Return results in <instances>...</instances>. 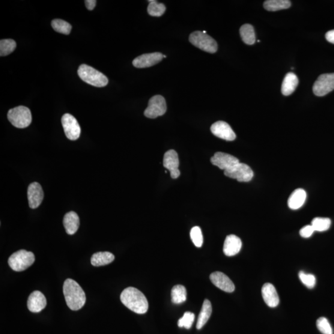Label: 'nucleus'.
I'll return each mask as SVG.
<instances>
[{
  "mask_svg": "<svg viewBox=\"0 0 334 334\" xmlns=\"http://www.w3.org/2000/svg\"><path fill=\"white\" fill-rule=\"evenodd\" d=\"M120 300L125 306L137 314H145L148 311L147 298L138 289L131 287L124 289L121 294Z\"/></svg>",
  "mask_w": 334,
  "mask_h": 334,
  "instance_id": "1",
  "label": "nucleus"
},
{
  "mask_svg": "<svg viewBox=\"0 0 334 334\" xmlns=\"http://www.w3.org/2000/svg\"><path fill=\"white\" fill-rule=\"evenodd\" d=\"M64 294L66 303L73 311L81 309L86 302L85 291L74 280L68 279L64 284Z\"/></svg>",
  "mask_w": 334,
  "mask_h": 334,
  "instance_id": "2",
  "label": "nucleus"
},
{
  "mask_svg": "<svg viewBox=\"0 0 334 334\" xmlns=\"http://www.w3.org/2000/svg\"><path fill=\"white\" fill-rule=\"evenodd\" d=\"M77 74L83 81L94 87H105L109 83V79L106 76L87 65H80L77 70Z\"/></svg>",
  "mask_w": 334,
  "mask_h": 334,
  "instance_id": "3",
  "label": "nucleus"
},
{
  "mask_svg": "<svg viewBox=\"0 0 334 334\" xmlns=\"http://www.w3.org/2000/svg\"><path fill=\"white\" fill-rule=\"evenodd\" d=\"M35 256L32 252L25 249L17 251L8 259V264L16 272L25 270L34 264Z\"/></svg>",
  "mask_w": 334,
  "mask_h": 334,
  "instance_id": "4",
  "label": "nucleus"
},
{
  "mask_svg": "<svg viewBox=\"0 0 334 334\" xmlns=\"http://www.w3.org/2000/svg\"><path fill=\"white\" fill-rule=\"evenodd\" d=\"M8 119L14 127L26 128L31 124L32 118L31 110L25 106L15 107L9 110Z\"/></svg>",
  "mask_w": 334,
  "mask_h": 334,
  "instance_id": "5",
  "label": "nucleus"
},
{
  "mask_svg": "<svg viewBox=\"0 0 334 334\" xmlns=\"http://www.w3.org/2000/svg\"><path fill=\"white\" fill-rule=\"evenodd\" d=\"M191 44L204 52L214 53L217 51L218 46L216 41L207 34L201 31H195L189 37Z\"/></svg>",
  "mask_w": 334,
  "mask_h": 334,
  "instance_id": "6",
  "label": "nucleus"
},
{
  "mask_svg": "<svg viewBox=\"0 0 334 334\" xmlns=\"http://www.w3.org/2000/svg\"><path fill=\"white\" fill-rule=\"evenodd\" d=\"M313 92L318 97H323L334 90V73L321 74L313 86Z\"/></svg>",
  "mask_w": 334,
  "mask_h": 334,
  "instance_id": "7",
  "label": "nucleus"
},
{
  "mask_svg": "<svg viewBox=\"0 0 334 334\" xmlns=\"http://www.w3.org/2000/svg\"><path fill=\"white\" fill-rule=\"evenodd\" d=\"M224 175L239 182H249L252 180L254 173L246 164L240 162L224 171Z\"/></svg>",
  "mask_w": 334,
  "mask_h": 334,
  "instance_id": "8",
  "label": "nucleus"
},
{
  "mask_svg": "<svg viewBox=\"0 0 334 334\" xmlns=\"http://www.w3.org/2000/svg\"><path fill=\"white\" fill-rule=\"evenodd\" d=\"M166 112V104L165 98L162 95H157L149 100L148 107L144 111V115L147 118L154 119L163 115Z\"/></svg>",
  "mask_w": 334,
  "mask_h": 334,
  "instance_id": "9",
  "label": "nucleus"
},
{
  "mask_svg": "<svg viewBox=\"0 0 334 334\" xmlns=\"http://www.w3.org/2000/svg\"><path fill=\"white\" fill-rule=\"evenodd\" d=\"M61 124L68 139L71 141L79 139L81 130L78 122L73 115L66 113L62 116Z\"/></svg>",
  "mask_w": 334,
  "mask_h": 334,
  "instance_id": "10",
  "label": "nucleus"
},
{
  "mask_svg": "<svg viewBox=\"0 0 334 334\" xmlns=\"http://www.w3.org/2000/svg\"><path fill=\"white\" fill-rule=\"evenodd\" d=\"M212 133L214 136L220 139L228 141H234L236 139V135L229 125L225 121H219L212 125L211 127Z\"/></svg>",
  "mask_w": 334,
  "mask_h": 334,
  "instance_id": "11",
  "label": "nucleus"
},
{
  "mask_svg": "<svg viewBox=\"0 0 334 334\" xmlns=\"http://www.w3.org/2000/svg\"><path fill=\"white\" fill-rule=\"evenodd\" d=\"M211 162L214 165L218 166L220 169L224 171L240 163L237 158L222 152L215 154L214 156L212 157Z\"/></svg>",
  "mask_w": 334,
  "mask_h": 334,
  "instance_id": "12",
  "label": "nucleus"
},
{
  "mask_svg": "<svg viewBox=\"0 0 334 334\" xmlns=\"http://www.w3.org/2000/svg\"><path fill=\"white\" fill-rule=\"evenodd\" d=\"M179 159L177 152L174 150H169L164 155L163 165L165 169L171 172V177L177 179L180 175L179 170Z\"/></svg>",
  "mask_w": 334,
  "mask_h": 334,
  "instance_id": "13",
  "label": "nucleus"
},
{
  "mask_svg": "<svg viewBox=\"0 0 334 334\" xmlns=\"http://www.w3.org/2000/svg\"><path fill=\"white\" fill-rule=\"evenodd\" d=\"M163 55L159 52L143 54L134 59L133 65L137 68L151 67L162 61L163 58Z\"/></svg>",
  "mask_w": 334,
  "mask_h": 334,
  "instance_id": "14",
  "label": "nucleus"
},
{
  "mask_svg": "<svg viewBox=\"0 0 334 334\" xmlns=\"http://www.w3.org/2000/svg\"><path fill=\"white\" fill-rule=\"evenodd\" d=\"M44 194L40 184L34 182L28 187V198L29 207L31 208H36L43 201Z\"/></svg>",
  "mask_w": 334,
  "mask_h": 334,
  "instance_id": "15",
  "label": "nucleus"
},
{
  "mask_svg": "<svg viewBox=\"0 0 334 334\" xmlns=\"http://www.w3.org/2000/svg\"><path fill=\"white\" fill-rule=\"evenodd\" d=\"M210 279L212 283L217 288L223 291L232 293L235 290V285L227 276L221 272H214L211 274Z\"/></svg>",
  "mask_w": 334,
  "mask_h": 334,
  "instance_id": "16",
  "label": "nucleus"
},
{
  "mask_svg": "<svg viewBox=\"0 0 334 334\" xmlns=\"http://www.w3.org/2000/svg\"><path fill=\"white\" fill-rule=\"evenodd\" d=\"M47 300L44 295L39 291H34L30 295L28 307L30 311L39 312L46 308Z\"/></svg>",
  "mask_w": 334,
  "mask_h": 334,
  "instance_id": "17",
  "label": "nucleus"
},
{
  "mask_svg": "<svg viewBox=\"0 0 334 334\" xmlns=\"http://www.w3.org/2000/svg\"><path fill=\"white\" fill-rule=\"evenodd\" d=\"M262 296L266 305L270 308L279 305V297L275 287L271 283H265L262 288Z\"/></svg>",
  "mask_w": 334,
  "mask_h": 334,
  "instance_id": "18",
  "label": "nucleus"
},
{
  "mask_svg": "<svg viewBox=\"0 0 334 334\" xmlns=\"http://www.w3.org/2000/svg\"><path fill=\"white\" fill-rule=\"evenodd\" d=\"M242 242L239 237L235 235H229L225 238L223 244V253L226 256H234L240 252Z\"/></svg>",
  "mask_w": 334,
  "mask_h": 334,
  "instance_id": "19",
  "label": "nucleus"
},
{
  "mask_svg": "<svg viewBox=\"0 0 334 334\" xmlns=\"http://www.w3.org/2000/svg\"><path fill=\"white\" fill-rule=\"evenodd\" d=\"M78 215L73 211L65 214L64 219V225L66 232L68 235H74L77 231L79 226Z\"/></svg>",
  "mask_w": 334,
  "mask_h": 334,
  "instance_id": "20",
  "label": "nucleus"
},
{
  "mask_svg": "<svg viewBox=\"0 0 334 334\" xmlns=\"http://www.w3.org/2000/svg\"><path fill=\"white\" fill-rule=\"evenodd\" d=\"M306 199V193L305 190L301 189L295 190L288 200V207L291 210H298L305 204Z\"/></svg>",
  "mask_w": 334,
  "mask_h": 334,
  "instance_id": "21",
  "label": "nucleus"
},
{
  "mask_svg": "<svg viewBox=\"0 0 334 334\" xmlns=\"http://www.w3.org/2000/svg\"><path fill=\"white\" fill-rule=\"evenodd\" d=\"M298 85V79L296 74L288 73L285 76L282 85V93L285 96L291 95L296 89Z\"/></svg>",
  "mask_w": 334,
  "mask_h": 334,
  "instance_id": "22",
  "label": "nucleus"
},
{
  "mask_svg": "<svg viewBox=\"0 0 334 334\" xmlns=\"http://www.w3.org/2000/svg\"><path fill=\"white\" fill-rule=\"evenodd\" d=\"M115 256L110 252H98L91 257V264L95 267L108 265L114 261Z\"/></svg>",
  "mask_w": 334,
  "mask_h": 334,
  "instance_id": "23",
  "label": "nucleus"
},
{
  "mask_svg": "<svg viewBox=\"0 0 334 334\" xmlns=\"http://www.w3.org/2000/svg\"><path fill=\"white\" fill-rule=\"evenodd\" d=\"M213 308H212L211 303L210 300H205L202 305V309L198 316V322H197L196 328L201 329L207 323L211 317Z\"/></svg>",
  "mask_w": 334,
  "mask_h": 334,
  "instance_id": "24",
  "label": "nucleus"
},
{
  "mask_svg": "<svg viewBox=\"0 0 334 334\" xmlns=\"http://www.w3.org/2000/svg\"><path fill=\"white\" fill-rule=\"evenodd\" d=\"M291 7V2L288 0H267L264 3V7L269 11H276L285 10Z\"/></svg>",
  "mask_w": 334,
  "mask_h": 334,
  "instance_id": "25",
  "label": "nucleus"
},
{
  "mask_svg": "<svg viewBox=\"0 0 334 334\" xmlns=\"http://www.w3.org/2000/svg\"><path fill=\"white\" fill-rule=\"evenodd\" d=\"M240 35L241 38L244 43L247 45H253L256 41V35L255 29L253 27L246 24L241 27L240 29Z\"/></svg>",
  "mask_w": 334,
  "mask_h": 334,
  "instance_id": "26",
  "label": "nucleus"
},
{
  "mask_svg": "<svg viewBox=\"0 0 334 334\" xmlns=\"http://www.w3.org/2000/svg\"><path fill=\"white\" fill-rule=\"evenodd\" d=\"M171 295L172 302L178 305V304L183 303L186 300V289L183 285H175L172 288Z\"/></svg>",
  "mask_w": 334,
  "mask_h": 334,
  "instance_id": "27",
  "label": "nucleus"
},
{
  "mask_svg": "<svg viewBox=\"0 0 334 334\" xmlns=\"http://www.w3.org/2000/svg\"><path fill=\"white\" fill-rule=\"evenodd\" d=\"M149 5L148 8V12L149 15L154 17L162 16L166 10L165 6L163 4H159L157 1L151 0L148 1Z\"/></svg>",
  "mask_w": 334,
  "mask_h": 334,
  "instance_id": "28",
  "label": "nucleus"
},
{
  "mask_svg": "<svg viewBox=\"0 0 334 334\" xmlns=\"http://www.w3.org/2000/svg\"><path fill=\"white\" fill-rule=\"evenodd\" d=\"M52 26L56 32L68 35L70 34L72 26L64 20L56 19L52 22Z\"/></svg>",
  "mask_w": 334,
  "mask_h": 334,
  "instance_id": "29",
  "label": "nucleus"
},
{
  "mask_svg": "<svg viewBox=\"0 0 334 334\" xmlns=\"http://www.w3.org/2000/svg\"><path fill=\"white\" fill-rule=\"evenodd\" d=\"M331 220L329 218L316 217L312 220L311 225L315 231L324 232L330 228Z\"/></svg>",
  "mask_w": 334,
  "mask_h": 334,
  "instance_id": "30",
  "label": "nucleus"
},
{
  "mask_svg": "<svg viewBox=\"0 0 334 334\" xmlns=\"http://www.w3.org/2000/svg\"><path fill=\"white\" fill-rule=\"evenodd\" d=\"M16 43L13 39H3L0 41V56H5L14 52Z\"/></svg>",
  "mask_w": 334,
  "mask_h": 334,
  "instance_id": "31",
  "label": "nucleus"
},
{
  "mask_svg": "<svg viewBox=\"0 0 334 334\" xmlns=\"http://www.w3.org/2000/svg\"><path fill=\"white\" fill-rule=\"evenodd\" d=\"M191 239L196 247H200L203 244V236L199 226H194L190 232Z\"/></svg>",
  "mask_w": 334,
  "mask_h": 334,
  "instance_id": "32",
  "label": "nucleus"
},
{
  "mask_svg": "<svg viewBox=\"0 0 334 334\" xmlns=\"http://www.w3.org/2000/svg\"><path fill=\"white\" fill-rule=\"evenodd\" d=\"M195 315L192 312H186L178 322L179 327H184L187 329H190L195 321Z\"/></svg>",
  "mask_w": 334,
  "mask_h": 334,
  "instance_id": "33",
  "label": "nucleus"
},
{
  "mask_svg": "<svg viewBox=\"0 0 334 334\" xmlns=\"http://www.w3.org/2000/svg\"><path fill=\"white\" fill-rule=\"evenodd\" d=\"M318 329L323 334H333V330L326 318L321 317L316 321Z\"/></svg>",
  "mask_w": 334,
  "mask_h": 334,
  "instance_id": "34",
  "label": "nucleus"
},
{
  "mask_svg": "<svg viewBox=\"0 0 334 334\" xmlns=\"http://www.w3.org/2000/svg\"><path fill=\"white\" fill-rule=\"evenodd\" d=\"M299 278L304 285L308 288L315 287L316 283V279L312 274H306L302 271L299 273Z\"/></svg>",
  "mask_w": 334,
  "mask_h": 334,
  "instance_id": "35",
  "label": "nucleus"
},
{
  "mask_svg": "<svg viewBox=\"0 0 334 334\" xmlns=\"http://www.w3.org/2000/svg\"><path fill=\"white\" fill-rule=\"evenodd\" d=\"M315 232L312 225H306L300 229V234L303 238H309Z\"/></svg>",
  "mask_w": 334,
  "mask_h": 334,
  "instance_id": "36",
  "label": "nucleus"
},
{
  "mask_svg": "<svg viewBox=\"0 0 334 334\" xmlns=\"http://www.w3.org/2000/svg\"><path fill=\"white\" fill-rule=\"evenodd\" d=\"M97 2L95 0H86L85 1L86 7L88 10H93L96 5Z\"/></svg>",
  "mask_w": 334,
  "mask_h": 334,
  "instance_id": "37",
  "label": "nucleus"
},
{
  "mask_svg": "<svg viewBox=\"0 0 334 334\" xmlns=\"http://www.w3.org/2000/svg\"><path fill=\"white\" fill-rule=\"evenodd\" d=\"M326 38L329 43L334 44V30L326 33Z\"/></svg>",
  "mask_w": 334,
  "mask_h": 334,
  "instance_id": "38",
  "label": "nucleus"
},
{
  "mask_svg": "<svg viewBox=\"0 0 334 334\" xmlns=\"http://www.w3.org/2000/svg\"><path fill=\"white\" fill-rule=\"evenodd\" d=\"M163 57L164 58H166V56L165 55H163Z\"/></svg>",
  "mask_w": 334,
  "mask_h": 334,
  "instance_id": "39",
  "label": "nucleus"
},
{
  "mask_svg": "<svg viewBox=\"0 0 334 334\" xmlns=\"http://www.w3.org/2000/svg\"><path fill=\"white\" fill-rule=\"evenodd\" d=\"M203 32L204 34H207V33H206L207 32H206V31H203V32Z\"/></svg>",
  "mask_w": 334,
  "mask_h": 334,
  "instance_id": "40",
  "label": "nucleus"
}]
</instances>
